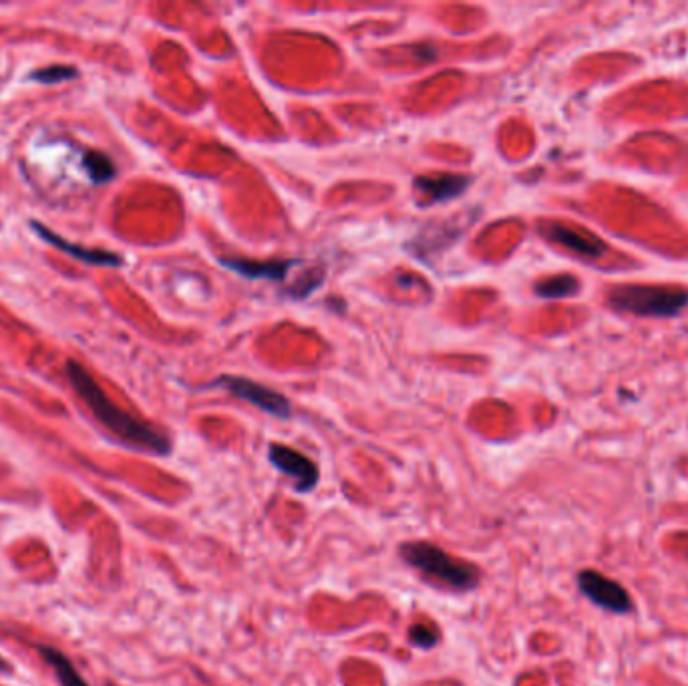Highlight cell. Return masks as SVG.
<instances>
[{
    "mask_svg": "<svg viewBox=\"0 0 688 686\" xmlns=\"http://www.w3.org/2000/svg\"><path fill=\"white\" fill-rule=\"evenodd\" d=\"M542 232L550 242H554L566 250H572L574 254L586 256V258L596 260L604 252V246L598 238H592L590 234L576 230V228H570L566 224H546V226H542Z\"/></svg>",
    "mask_w": 688,
    "mask_h": 686,
    "instance_id": "cell-8",
    "label": "cell"
},
{
    "mask_svg": "<svg viewBox=\"0 0 688 686\" xmlns=\"http://www.w3.org/2000/svg\"><path fill=\"white\" fill-rule=\"evenodd\" d=\"M608 302L624 312L644 316H666L678 312L688 302V294L676 288L622 286L610 292Z\"/></svg>",
    "mask_w": 688,
    "mask_h": 686,
    "instance_id": "cell-3",
    "label": "cell"
},
{
    "mask_svg": "<svg viewBox=\"0 0 688 686\" xmlns=\"http://www.w3.org/2000/svg\"><path fill=\"white\" fill-rule=\"evenodd\" d=\"M0 672H9V664L0 658Z\"/></svg>",
    "mask_w": 688,
    "mask_h": 686,
    "instance_id": "cell-16",
    "label": "cell"
},
{
    "mask_svg": "<svg viewBox=\"0 0 688 686\" xmlns=\"http://www.w3.org/2000/svg\"><path fill=\"white\" fill-rule=\"evenodd\" d=\"M39 652L51 664V668L55 670L61 686H89L87 680L77 672L73 662L61 650L51 648V646H41Z\"/></svg>",
    "mask_w": 688,
    "mask_h": 686,
    "instance_id": "cell-11",
    "label": "cell"
},
{
    "mask_svg": "<svg viewBox=\"0 0 688 686\" xmlns=\"http://www.w3.org/2000/svg\"><path fill=\"white\" fill-rule=\"evenodd\" d=\"M576 288V280L570 278V276H556V278H550V280H544L536 286L538 294L542 296H548V298H554V296H564L568 292H572Z\"/></svg>",
    "mask_w": 688,
    "mask_h": 686,
    "instance_id": "cell-13",
    "label": "cell"
},
{
    "mask_svg": "<svg viewBox=\"0 0 688 686\" xmlns=\"http://www.w3.org/2000/svg\"><path fill=\"white\" fill-rule=\"evenodd\" d=\"M226 268L246 276V278H266V280H282L286 278L288 270L296 266L294 260H270V262H256L246 258H232V260H220Z\"/></svg>",
    "mask_w": 688,
    "mask_h": 686,
    "instance_id": "cell-10",
    "label": "cell"
},
{
    "mask_svg": "<svg viewBox=\"0 0 688 686\" xmlns=\"http://www.w3.org/2000/svg\"><path fill=\"white\" fill-rule=\"evenodd\" d=\"M401 556L429 580L453 592H469L477 588L481 580V572L473 564L455 558L429 542H407L401 546Z\"/></svg>",
    "mask_w": 688,
    "mask_h": 686,
    "instance_id": "cell-2",
    "label": "cell"
},
{
    "mask_svg": "<svg viewBox=\"0 0 688 686\" xmlns=\"http://www.w3.org/2000/svg\"><path fill=\"white\" fill-rule=\"evenodd\" d=\"M83 167L87 169L89 178H91L93 182H97V184H105V182L113 180L115 171H117L115 165H113V161H111L105 153L95 151V149L85 153V157H83Z\"/></svg>",
    "mask_w": 688,
    "mask_h": 686,
    "instance_id": "cell-12",
    "label": "cell"
},
{
    "mask_svg": "<svg viewBox=\"0 0 688 686\" xmlns=\"http://www.w3.org/2000/svg\"><path fill=\"white\" fill-rule=\"evenodd\" d=\"M578 586L596 606L606 608L610 612H626L632 606L628 592L620 584L608 580L606 576L598 572H592V570L582 572L578 576Z\"/></svg>",
    "mask_w": 688,
    "mask_h": 686,
    "instance_id": "cell-6",
    "label": "cell"
},
{
    "mask_svg": "<svg viewBox=\"0 0 688 686\" xmlns=\"http://www.w3.org/2000/svg\"><path fill=\"white\" fill-rule=\"evenodd\" d=\"M471 180L467 176H453V174H441V176H419L415 180L417 194L423 198L421 204H439L449 202L457 196H461L469 188Z\"/></svg>",
    "mask_w": 688,
    "mask_h": 686,
    "instance_id": "cell-7",
    "label": "cell"
},
{
    "mask_svg": "<svg viewBox=\"0 0 688 686\" xmlns=\"http://www.w3.org/2000/svg\"><path fill=\"white\" fill-rule=\"evenodd\" d=\"M33 230L43 238L47 240L49 244H53L55 248L83 260V262H89V264H95V266H121L123 264V258L119 254H113V252H105V250H87L83 246H75L71 244L69 240L65 238H59L57 234H53L51 230H47L45 226H41L39 222H33L31 224Z\"/></svg>",
    "mask_w": 688,
    "mask_h": 686,
    "instance_id": "cell-9",
    "label": "cell"
},
{
    "mask_svg": "<svg viewBox=\"0 0 688 686\" xmlns=\"http://www.w3.org/2000/svg\"><path fill=\"white\" fill-rule=\"evenodd\" d=\"M31 77L35 81H41V83H61V81H69V79L77 77V69L67 67V65H53V67L35 71Z\"/></svg>",
    "mask_w": 688,
    "mask_h": 686,
    "instance_id": "cell-15",
    "label": "cell"
},
{
    "mask_svg": "<svg viewBox=\"0 0 688 686\" xmlns=\"http://www.w3.org/2000/svg\"><path fill=\"white\" fill-rule=\"evenodd\" d=\"M268 459L278 471L294 479V487L298 493H308L318 485V479H320L318 465L306 455H302L300 451L286 447L282 443H272L268 451Z\"/></svg>",
    "mask_w": 688,
    "mask_h": 686,
    "instance_id": "cell-5",
    "label": "cell"
},
{
    "mask_svg": "<svg viewBox=\"0 0 688 686\" xmlns=\"http://www.w3.org/2000/svg\"><path fill=\"white\" fill-rule=\"evenodd\" d=\"M67 377L71 385L75 387L77 395L85 401V405L97 417V421L105 425L115 437H119L127 445H133L137 449H143L155 455H167L171 451L169 439L159 429H155L153 425L117 407L103 393V389L97 385V381L89 375V371L83 365H79L77 361H69Z\"/></svg>",
    "mask_w": 688,
    "mask_h": 686,
    "instance_id": "cell-1",
    "label": "cell"
},
{
    "mask_svg": "<svg viewBox=\"0 0 688 686\" xmlns=\"http://www.w3.org/2000/svg\"><path fill=\"white\" fill-rule=\"evenodd\" d=\"M216 385L228 389L234 397H238L242 401H248L250 405H254L260 411H264L268 415H274L278 419H288L292 415L290 401L284 395L272 391L270 387H262V385L250 381V379L220 377L216 381Z\"/></svg>",
    "mask_w": 688,
    "mask_h": 686,
    "instance_id": "cell-4",
    "label": "cell"
},
{
    "mask_svg": "<svg viewBox=\"0 0 688 686\" xmlns=\"http://www.w3.org/2000/svg\"><path fill=\"white\" fill-rule=\"evenodd\" d=\"M409 642H411L413 646H417V648L429 650V648L437 646L439 634H437V630H435L433 626H429V624H413V626L409 628Z\"/></svg>",
    "mask_w": 688,
    "mask_h": 686,
    "instance_id": "cell-14",
    "label": "cell"
}]
</instances>
